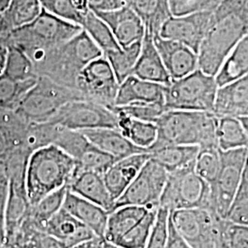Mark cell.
Instances as JSON below:
<instances>
[{"mask_svg":"<svg viewBox=\"0 0 248 248\" xmlns=\"http://www.w3.org/2000/svg\"><path fill=\"white\" fill-rule=\"evenodd\" d=\"M217 122L213 112L166 110L155 122L157 139L149 152L169 145L217 147Z\"/></svg>","mask_w":248,"mask_h":248,"instance_id":"3957f363","label":"cell"},{"mask_svg":"<svg viewBox=\"0 0 248 248\" xmlns=\"http://www.w3.org/2000/svg\"><path fill=\"white\" fill-rule=\"evenodd\" d=\"M38 78L18 81L3 74L0 77V109L15 110Z\"/></svg>","mask_w":248,"mask_h":248,"instance_id":"d6a6232c","label":"cell"},{"mask_svg":"<svg viewBox=\"0 0 248 248\" xmlns=\"http://www.w3.org/2000/svg\"><path fill=\"white\" fill-rule=\"evenodd\" d=\"M79 132L83 133L94 146L111 156L115 161L124 159L136 154L148 153L135 146L126 139L118 129L98 128Z\"/></svg>","mask_w":248,"mask_h":248,"instance_id":"cb8c5ba5","label":"cell"},{"mask_svg":"<svg viewBox=\"0 0 248 248\" xmlns=\"http://www.w3.org/2000/svg\"><path fill=\"white\" fill-rule=\"evenodd\" d=\"M133 76L166 87L172 82L155 45L153 35L147 31L142 39L141 52L134 66Z\"/></svg>","mask_w":248,"mask_h":248,"instance_id":"603a6c76","label":"cell"},{"mask_svg":"<svg viewBox=\"0 0 248 248\" xmlns=\"http://www.w3.org/2000/svg\"><path fill=\"white\" fill-rule=\"evenodd\" d=\"M222 0H169L171 16H185L213 11Z\"/></svg>","mask_w":248,"mask_h":248,"instance_id":"74e56055","label":"cell"},{"mask_svg":"<svg viewBox=\"0 0 248 248\" xmlns=\"http://www.w3.org/2000/svg\"><path fill=\"white\" fill-rule=\"evenodd\" d=\"M226 248H248V226L228 222L226 228Z\"/></svg>","mask_w":248,"mask_h":248,"instance_id":"60d3db41","label":"cell"},{"mask_svg":"<svg viewBox=\"0 0 248 248\" xmlns=\"http://www.w3.org/2000/svg\"><path fill=\"white\" fill-rule=\"evenodd\" d=\"M213 113L217 117L248 118V75L219 88Z\"/></svg>","mask_w":248,"mask_h":248,"instance_id":"ffe728a7","label":"cell"},{"mask_svg":"<svg viewBox=\"0 0 248 248\" xmlns=\"http://www.w3.org/2000/svg\"><path fill=\"white\" fill-rule=\"evenodd\" d=\"M77 169V162L55 145L33 151L27 161V194L31 206L45 196L68 186Z\"/></svg>","mask_w":248,"mask_h":248,"instance_id":"277c9868","label":"cell"},{"mask_svg":"<svg viewBox=\"0 0 248 248\" xmlns=\"http://www.w3.org/2000/svg\"><path fill=\"white\" fill-rule=\"evenodd\" d=\"M166 86L130 76L120 84L114 107L133 104H156L165 106Z\"/></svg>","mask_w":248,"mask_h":248,"instance_id":"ac0fdd59","label":"cell"},{"mask_svg":"<svg viewBox=\"0 0 248 248\" xmlns=\"http://www.w3.org/2000/svg\"><path fill=\"white\" fill-rule=\"evenodd\" d=\"M4 75L18 81L38 78L31 60L22 50L14 45H8Z\"/></svg>","mask_w":248,"mask_h":248,"instance_id":"e575fe53","label":"cell"},{"mask_svg":"<svg viewBox=\"0 0 248 248\" xmlns=\"http://www.w3.org/2000/svg\"><path fill=\"white\" fill-rule=\"evenodd\" d=\"M68 190L76 195L97 204L110 213L115 202L106 186L103 175L94 171H77L68 184Z\"/></svg>","mask_w":248,"mask_h":248,"instance_id":"d6986e66","label":"cell"},{"mask_svg":"<svg viewBox=\"0 0 248 248\" xmlns=\"http://www.w3.org/2000/svg\"><path fill=\"white\" fill-rule=\"evenodd\" d=\"M62 208L103 239L109 213L97 204L67 191Z\"/></svg>","mask_w":248,"mask_h":248,"instance_id":"d4e9b609","label":"cell"},{"mask_svg":"<svg viewBox=\"0 0 248 248\" xmlns=\"http://www.w3.org/2000/svg\"><path fill=\"white\" fill-rule=\"evenodd\" d=\"M248 33V0H222L212 11L198 53L199 69L216 77L226 58Z\"/></svg>","mask_w":248,"mask_h":248,"instance_id":"6da1fadb","label":"cell"},{"mask_svg":"<svg viewBox=\"0 0 248 248\" xmlns=\"http://www.w3.org/2000/svg\"><path fill=\"white\" fill-rule=\"evenodd\" d=\"M48 122L73 131L118 129V116L112 108L89 100H74L66 103Z\"/></svg>","mask_w":248,"mask_h":248,"instance_id":"4fadbf2b","label":"cell"},{"mask_svg":"<svg viewBox=\"0 0 248 248\" xmlns=\"http://www.w3.org/2000/svg\"><path fill=\"white\" fill-rule=\"evenodd\" d=\"M142 42L104 54L120 84L130 76H133L134 66L141 52Z\"/></svg>","mask_w":248,"mask_h":248,"instance_id":"1f68e13d","label":"cell"},{"mask_svg":"<svg viewBox=\"0 0 248 248\" xmlns=\"http://www.w3.org/2000/svg\"><path fill=\"white\" fill-rule=\"evenodd\" d=\"M74 100L86 99L77 89L39 78L14 111L29 124H42L50 121L62 106Z\"/></svg>","mask_w":248,"mask_h":248,"instance_id":"9c48e42d","label":"cell"},{"mask_svg":"<svg viewBox=\"0 0 248 248\" xmlns=\"http://www.w3.org/2000/svg\"><path fill=\"white\" fill-rule=\"evenodd\" d=\"M159 208L169 212L197 208L212 210L211 186L196 173L194 162L169 173Z\"/></svg>","mask_w":248,"mask_h":248,"instance_id":"30bf717a","label":"cell"},{"mask_svg":"<svg viewBox=\"0 0 248 248\" xmlns=\"http://www.w3.org/2000/svg\"><path fill=\"white\" fill-rule=\"evenodd\" d=\"M9 199V178L6 174L0 175V241L5 243V217Z\"/></svg>","mask_w":248,"mask_h":248,"instance_id":"7bdbcfd3","label":"cell"},{"mask_svg":"<svg viewBox=\"0 0 248 248\" xmlns=\"http://www.w3.org/2000/svg\"><path fill=\"white\" fill-rule=\"evenodd\" d=\"M169 220L191 248H226L228 221L211 209L169 212Z\"/></svg>","mask_w":248,"mask_h":248,"instance_id":"52a82bcc","label":"cell"},{"mask_svg":"<svg viewBox=\"0 0 248 248\" xmlns=\"http://www.w3.org/2000/svg\"><path fill=\"white\" fill-rule=\"evenodd\" d=\"M2 174H5V171H4L3 166L0 164V175H2Z\"/></svg>","mask_w":248,"mask_h":248,"instance_id":"f5cc1de1","label":"cell"},{"mask_svg":"<svg viewBox=\"0 0 248 248\" xmlns=\"http://www.w3.org/2000/svg\"><path fill=\"white\" fill-rule=\"evenodd\" d=\"M105 242V241H104ZM105 248H117V247H114V246H112V245H110V244H108V243H106L105 242Z\"/></svg>","mask_w":248,"mask_h":248,"instance_id":"816d5d0a","label":"cell"},{"mask_svg":"<svg viewBox=\"0 0 248 248\" xmlns=\"http://www.w3.org/2000/svg\"><path fill=\"white\" fill-rule=\"evenodd\" d=\"M93 12H106L126 6V0H86Z\"/></svg>","mask_w":248,"mask_h":248,"instance_id":"ee69618b","label":"cell"},{"mask_svg":"<svg viewBox=\"0 0 248 248\" xmlns=\"http://www.w3.org/2000/svg\"><path fill=\"white\" fill-rule=\"evenodd\" d=\"M112 110L118 116V130L120 133L135 146L149 153L151 147L157 139L155 124L134 119L115 108H112Z\"/></svg>","mask_w":248,"mask_h":248,"instance_id":"484cf974","label":"cell"},{"mask_svg":"<svg viewBox=\"0 0 248 248\" xmlns=\"http://www.w3.org/2000/svg\"><path fill=\"white\" fill-rule=\"evenodd\" d=\"M219 86L215 77L197 69L166 87L167 110L213 112Z\"/></svg>","mask_w":248,"mask_h":248,"instance_id":"ba28073f","label":"cell"},{"mask_svg":"<svg viewBox=\"0 0 248 248\" xmlns=\"http://www.w3.org/2000/svg\"><path fill=\"white\" fill-rule=\"evenodd\" d=\"M81 31L78 25L57 18L43 9L31 23L11 31L4 43L22 50L34 63L45 53L66 43Z\"/></svg>","mask_w":248,"mask_h":248,"instance_id":"5b68a950","label":"cell"},{"mask_svg":"<svg viewBox=\"0 0 248 248\" xmlns=\"http://www.w3.org/2000/svg\"><path fill=\"white\" fill-rule=\"evenodd\" d=\"M104 55L83 30L66 43L45 53L33 63L38 78L76 89L80 71L89 62Z\"/></svg>","mask_w":248,"mask_h":248,"instance_id":"7a4b0ae2","label":"cell"},{"mask_svg":"<svg viewBox=\"0 0 248 248\" xmlns=\"http://www.w3.org/2000/svg\"><path fill=\"white\" fill-rule=\"evenodd\" d=\"M226 221L243 226H248V196L232 204Z\"/></svg>","mask_w":248,"mask_h":248,"instance_id":"b9f144b4","label":"cell"},{"mask_svg":"<svg viewBox=\"0 0 248 248\" xmlns=\"http://www.w3.org/2000/svg\"><path fill=\"white\" fill-rule=\"evenodd\" d=\"M44 229L68 248L98 238L92 231L63 208L46 222Z\"/></svg>","mask_w":248,"mask_h":248,"instance_id":"44dd1931","label":"cell"},{"mask_svg":"<svg viewBox=\"0 0 248 248\" xmlns=\"http://www.w3.org/2000/svg\"><path fill=\"white\" fill-rule=\"evenodd\" d=\"M81 28L98 45L103 54L122 48L118 45L110 29L92 10H89L86 14Z\"/></svg>","mask_w":248,"mask_h":248,"instance_id":"4dcf8cb0","label":"cell"},{"mask_svg":"<svg viewBox=\"0 0 248 248\" xmlns=\"http://www.w3.org/2000/svg\"><path fill=\"white\" fill-rule=\"evenodd\" d=\"M8 55V45L0 42V77L4 74Z\"/></svg>","mask_w":248,"mask_h":248,"instance_id":"7dc6e473","label":"cell"},{"mask_svg":"<svg viewBox=\"0 0 248 248\" xmlns=\"http://www.w3.org/2000/svg\"><path fill=\"white\" fill-rule=\"evenodd\" d=\"M73 248H105V242L100 238H94Z\"/></svg>","mask_w":248,"mask_h":248,"instance_id":"c3c4849f","label":"cell"},{"mask_svg":"<svg viewBox=\"0 0 248 248\" xmlns=\"http://www.w3.org/2000/svg\"><path fill=\"white\" fill-rule=\"evenodd\" d=\"M120 83L104 55L86 65L78 74L76 83V89L86 100L109 108L114 107Z\"/></svg>","mask_w":248,"mask_h":248,"instance_id":"5bb4252c","label":"cell"},{"mask_svg":"<svg viewBox=\"0 0 248 248\" xmlns=\"http://www.w3.org/2000/svg\"><path fill=\"white\" fill-rule=\"evenodd\" d=\"M68 186L62 187L49 195L45 196L38 203L31 206L28 218L36 226L44 229L46 222L62 210Z\"/></svg>","mask_w":248,"mask_h":248,"instance_id":"836d02e7","label":"cell"},{"mask_svg":"<svg viewBox=\"0 0 248 248\" xmlns=\"http://www.w3.org/2000/svg\"><path fill=\"white\" fill-rule=\"evenodd\" d=\"M11 0H0V15L3 14L6 9L9 8Z\"/></svg>","mask_w":248,"mask_h":248,"instance_id":"681fc988","label":"cell"},{"mask_svg":"<svg viewBox=\"0 0 248 248\" xmlns=\"http://www.w3.org/2000/svg\"><path fill=\"white\" fill-rule=\"evenodd\" d=\"M166 248H191L177 233V231L174 228L170 220L169 222V234H168Z\"/></svg>","mask_w":248,"mask_h":248,"instance_id":"f6af8a7d","label":"cell"},{"mask_svg":"<svg viewBox=\"0 0 248 248\" xmlns=\"http://www.w3.org/2000/svg\"><path fill=\"white\" fill-rule=\"evenodd\" d=\"M248 75V33L232 49L215 79L220 87Z\"/></svg>","mask_w":248,"mask_h":248,"instance_id":"f1b7e54d","label":"cell"},{"mask_svg":"<svg viewBox=\"0 0 248 248\" xmlns=\"http://www.w3.org/2000/svg\"><path fill=\"white\" fill-rule=\"evenodd\" d=\"M169 211L159 208L155 226L145 248H166L169 234Z\"/></svg>","mask_w":248,"mask_h":248,"instance_id":"ab89813d","label":"cell"},{"mask_svg":"<svg viewBox=\"0 0 248 248\" xmlns=\"http://www.w3.org/2000/svg\"><path fill=\"white\" fill-rule=\"evenodd\" d=\"M221 168V151L218 147L200 148L194 161L195 172L212 186Z\"/></svg>","mask_w":248,"mask_h":248,"instance_id":"d590c367","label":"cell"},{"mask_svg":"<svg viewBox=\"0 0 248 248\" xmlns=\"http://www.w3.org/2000/svg\"><path fill=\"white\" fill-rule=\"evenodd\" d=\"M41 4L50 14L80 27L88 13L81 12L74 0H41Z\"/></svg>","mask_w":248,"mask_h":248,"instance_id":"8d00e7d4","label":"cell"},{"mask_svg":"<svg viewBox=\"0 0 248 248\" xmlns=\"http://www.w3.org/2000/svg\"><path fill=\"white\" fill-rule=\"evenodd\" d=\"M247 196H248V146L247 147V155H246V159H245L244 168H243L241 185H240L239 190H238V193H237L234 202H239L242 199L246 198Z\"/></svg>","mask_w":248,"mask_h":248,"instance_id":"bcb514c9","label":"cell"},{"mask_svg":"<svg viewBox=\"0 0 248 248\" xmlns=\"http://www.w3.org/2000/svg\"><path fill=\"white\" fill-rule=\"evenodd\" d=\"M153 39L172 81L180 79L199 69L198 54L186 45L163 39L158 34L153 36Z\"/></svg>","mask_w":248,"mask_h":248,"instance_id":"2e32d148","label":"cell"},{"mask_svg":"<svg viewBox=\"0 0 248 248\" xmlns=\"http://www.w3.org/2000/svg\"><path fill=\"white\" fill-rule=\"evenodd\" d=\"M9 248V247H7V246H4V245H3V247H2V248Z\"/></svg>","mask_w":248,"mask_h":248,"instance_id":"db71d44e","label":"cell"},{"mask_svg":"<svg viewBox=\"0 0 248 248\" xmlns=\"http://www.w3.org/2000/svg\"><path fill=\"white\" fill-rule=\"evenodd\" d=\"M95 13L110 29L122 48L142 42L145 27L141 18L130 7L124 6L114 10Z\"/></svg>","mask_w":248,"mask_h":248,"instance_id":"e0dca14e","label":"cell"},{"mask_svg":"<svg viewBox=\"0 0 248 248\" xmlns=\"http://www.w3.org/2000/svg\"><path fill=\"white\" fill-rule=\"evenodd\" d=\"M211 16L212 11L178 17L171 16L161 27L158 35L186 45L198 54L207 33Z\"/></svg>","mask_w":248,"mask_h":248,"instance_id":"9a60e30c","label":"cell"},{"mask_svg":"<svg viewBox=\"0 0 248 248\" xmlns=\"http://www.w3.org/2000/svg\"><path fill=\"white\" fill-rule=\"evenodd\" d=\"M240 120H241L243 125L245 126V128H246V130H247L248 133V118H244V119H240Z\"/></svg>","mask_w":248,"mask_h":248,"instance_id":"f907efd6","label":"cell"},{"mask_svg":"<svg viewBox=\"0 0 248 248\" xmlns=\"http://www.w3.org/2000/svg\"><path fill=\"white\" fill-rule=\"evenodd\" d=\"M246 155L247 148L221 151V168L211 186V207L224 220L239 190Z\"/></svg>","mask_w":248,"mask_h":248,"instance_id":"8fae6325","label":"cell"},{"mask_svg":"<svg viewBox=\"0 0 248 248\" xmlns=\"http://www.w3.org/2000/svg\"><path fill=\"white\" fill-rule=\"evenodd\" d=\"M149 158V153L133 155L116 161L103 174L107 187L114 202L123 195Z\"/></svg>","mask_w":248,"mask_h":248,"instance_id":"7402d4cb","label":"cell"},{"mask_svg":"<svg viewBox=\"0 0 248 248\" xmlns=\"http://www.w3.org/2000/svg\"><path fill=\"white\" fill-rule=\"evenodd\" d=\"M216 142L222 152L237 150L248 146V133L241 120L233 117H218Z\"/></svg>","mask_w":248,"mask_h":248,"instance_id":"83f0119b","label":"cell"},{"mask_svg":"<svg viewBox=\"0 0 248 248\" xmlns=\"http://www.w3.org/2000/svg\"><path fill=\"white\" fill-rule=\"evenodd\" d=\"M168 177L169 172L150 157L123 195L116 201L114 209L122 206L159 208Z\"/></svg>","mask_w":248,"mask_h":248,"instance_id":"7c38bea8","label":"cell"},{"mask_svg":"<svg viewBox=\"0 0 248 248\" xmlns=\"http://www.w3.org/2000/svg\"><path fill=\"white\" fill-rule=\"evenodd\" d=\"M159 208L122 206L108 214L103 240L119 248H145Z\"/></svg>","mask_w":248,"mask_h":248,"instance_id":"8992f818","label":"cell"},{"mask_svg":"<svg viewBox=\"0 0 248 248\" xmlns=\"http://www.w3.org/2000/svg\"><path fill=\"white\" fill-rule=\"evenodd\" d=\"M113 108L134 119L144 122H150L154 124H155L160 116L167 110L165 106L156 104H133Z\"/></svg>","mask_w":248,"mask_h":248,"instance_id":"f35d334b","label":"cell"},{"mask_svg":"<svg viewBox=\"0 0 248 248\" xmlns=\"http://www.w3.org/2000/svg\"><path fill=\"white\" fill-rule=\"evenodd\" d=\"M200 147L186 145L163 146L149 152L150 157L169 173L182 169L195 161Z\"/></svg>","mask_w":248,"mask_h":248,"instance_id":"f546056e","label":"cell"},{"mask_svg":"<svg viewBox=\"0 0 248 248\" xmlns=\"http://www.w3.org/2000/svg\"><path fill=\"white\" fill-rule=\"evenodd\" d=\"M130 7L141 18L145 31L153 36L159 33L164 22L171 17L169 0H126Z\"/></svg>","mask_w":248,"mask_h":248,"instance_id":"4316f807","label":"cell"}]
</instances>
